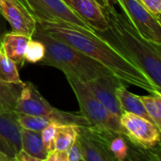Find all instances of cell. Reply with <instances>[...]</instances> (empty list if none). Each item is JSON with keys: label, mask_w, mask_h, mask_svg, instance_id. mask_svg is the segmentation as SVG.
<instances>
[{"label": "cell", "mask_w": 161, "mask_h": 161, "mask_svg": "<svg viewBox=\"0 0 161 161\" xmlns=\"http://www.w3.org/2000/svg\"><path fill=\"white\" fill-rule=\"evenodd\" d=\"M45 161H68V159H67V151L54 150V151L48 153Z\"/></svg>", "instance_id": "cell-27"}, {"label": "cell", "mask_w": 161, "mask_h": 161, "mask_svg": "<svg viewBox=\"0 0 161 161\" xmlns=\"http://www.w3.org/2000/svg\"><path fill=\"white\" fill-rule=\"evenodd\" d=\"M116 94H117L118 101L120 103L121 109L123 112L132 113V114L141 116L142 118H145V119L153 122L151 120V118L148 116V114L143 107L141 96L130 92L126 89V87L124 85V83H122L121 85H119L117 87Z\"/></svg>", "instance_id": "cell-15"}, {"label": "cell", "mask_w": 161, "mask_h": 161, "mask_svg": "<svg viewBox=\"0 0 161 161\" xmlns=\"http://www.w3.org/2000/svg\"><path fill=\"white\" fill-rule=\"evenodd\" d=\"M17 161H37L34 158H32L31 156H29L27 153H25V151L21 150L19 152V154L17 155L16 157V159Z\"/></svg>", "instance_id": "cell-28"}, {"label": "cell", "mask_w": 161, "mask_h": 161, "mask_svg": "<svg viewBox=\"0 0 161 161\" xmlns=\"http://www.w3.org/2000/svg\"><path fill=\"white\" fill-rule=\"evenodd\" d=\"M124 83L112 74L100 75L91 81L86 82L89 89L95 97L102 103L106 109L113 116L121 118L123 111L116 94V89Z\"/></svg>", "instance_id": "cell-12"}, {"label": "cell", "mask_w": 161, "mask_h": 161, "mask_svg": "<svg viewBox=\"0 0 161 161\" xmlns=\"http://www.w3.org/2000/svg\"><path fill=\"white\" fill-rule=\"evenodd\" d=\"M0 161H6V160H5V159H4V158H3L0 156Z\"/></svg>", "instance_id": "cell-31"}, {"label": "cell", "mask_w": 161, "mask_h": 161, "mask_svg": "<svg viewBox=\"0 0 161 161\" xmlns=\"http://www.w3.org/2000/svg\"><path fill=\"white\" fill-rule=\"evenodd\" d=\"M22 150L21 126L15 110L0 112V156L6 161L15 160Z\"/></svg>", "instance_id": "cell-10"}, {"label": "cell", "mask_w": 161, "mask_h": 161, "mask_svg": "<svg viewBox=\"0 0 161 161\" xmlns=\"http://www.w3.org/2000/svg\"><path fill=\"white\" fill-rule=\"evenodd\" d=\"M45 55V47L43 43L36 39H30L25 52V61L32 64L40 63Z\"/></svg>", "instance_id": "cell-23"}, {"label": "cell", "mask_w": 161, "mask_h": 161, "mask_svg": "<svg viewBox=\"0 0 161 161\" xmlns=\"http://www.w3.org/2000/svg\"><path fill=\"white\" fill-rule=\"evenodd\" d=\"M145 8L158 20L160 21L161 0H140Z\"/></svg>", "instance_id": "cell-26"}, {"label": "cell", "mask_w": 161, "mask_h": 161, "mask_svg": "<svg viewBox=\"0 0 161 161\" xmlns=\"http://www.w3.org/2000/svg\"><path fill=\"white\" fill-rule=\"evenodd\" d=\"M32 39L42 42L45 47L44 58L39 63L41 65L58 68L62 73H71L85 82L111 74L92 58L47 34L38 23Z\"/></svg>", "instance_id": "cell-3"}, {"label": "cell", "mask_w": 161, "mask_h": 161, "mask_svg": "<svg viewBox=\"0 0 161 161\" xmlns=\"http://www.w3.org/2000/svg\"><path fill=\"white\" fill-rule=\"evenodd\" d=\"M108 148L115 161L127 160L128 143L125 134L114 133L110 138Z\"/></svg>", "instance_id": "cell-21"}, {"label": "cell", "mask_w": 161, "mask_h": 161, "mask_svg": "<svg viewBox=\"0 0 161 161\" xmlns=\"http://www.w3.org/2000/svg\"><path fill=\"white\" fill-rule=\"evenodd\" d=\"M102 5L106 8H114L115 4H117L116 0H101Z\"/></svg>", "instance_id": "cell-29"}, {"label": "cell", "mask_w": 161, "mask_h": 161, "mask_svg": "<svg viewBox=\"0 0 161 161\" xmlns=\"http://www.w3.org/2000/svg\"><path fill=\"white\" fill-rule=\"evenodd\" d=\"M38 23L40 22H64L79 27L94 31L83 19H81L64 0H20Z\"/></svg>", "instance_id": "cell-6"}, {"label": "cell", "mask_w": 161, "mask_h": 161, "mask_svg": "<svg viewBox=\"0 0 161 161\" xmlns=\"http://www.w3.org/2000/svg\"><path fill=\"white\" fill-rule=\"evenodd\" d=\"M70 84L79 105V113L88 121L90 125L125 134L120 119L108 112L95 97L86 82L71 73H63Z\"/></svg>", "instance_id": "cell-5"}, {"label": "cell", "mask_w": 161, "mask_h": 161, "mask_svg": "<svg viewBox=\"0 0 161 161\" xmlns=\"http://www.w3.org/2000/svg\"><path fill=\"white\" fill-rule=\"evenodd\" d=\"M116 133L95 126H78L80 142L85 161H115L108 148L111 136Z\"/></svg>", "instance_id": "cell-8"}, {"label": "cell", "mask_w": 161, "mask_h": 161, "mask_svg": "<svg viewBox=\"0 0 161 161\" xmlns=\"http://www.w3.org/2000/svg\"><path fill=\"white\" fill-rule=\"evenodd\" d=\"M116 2L143 38L161 44V22L145 8L140 0H116Z\"/></svg>", "instance_id": "cell-9"}, {"label": "cell", "mask_w": 161, "mask_h": 161, "mask_svg": "<svg viewBox=\"0 0 161 161\" xmlns=\"http://www.w3.org/2000/svg\"><path fill=\"white\" fill-rule=\"evenodd\" d=\"M0 14L8 22L12 32L32 38L37 21L20 0H0Z\"/></svg>", "instance_id": "cell-11"}, {"label": "cell", "mask_w": 161, "mask_h": 161, "mask_svg": "<svg viewBox=\"0 0 161 161\" xmlns=\"http://www.w3.org/2000/svg\"><path fill=\"white\" fill-rule=\"evenodd\" d=\"M143 107L156 125L161 129V93L155 92L151 95L141 96Z\"/></svg>", "instance_id": "cell-20"}, {"label": "cell", "mask_w": 161, "mask_h": 161, "mask_svg": "<svg viewBox=\"0 0 161 161\" xmlns=\"http://www.w3.org/2000/svg\"><path fill=\"white\" fill-rule=\"evenodd\" d=\"M67 159L68 161H85L83 151L78 140H76L67 150Z\"/></svg>", "instance_id": "cell-25"}, {"label": "cell", "mask_w": 161, "mask_h": 161, "mask_svg": "<svg viewBox=\"0 0 161 161\" xmlns=\"http://www.w3.org/2000/svg\"><path fill=\"white\" fill-rule=\"evenodd\" d=\"M104 10L108 23L107 32L110 36L96 33L117 47L161 90V44L143 38L128 18L115 8L104 7Z\"/></svg>", "instance_id": "cell-2"}, {"label": "cell", "mask_w": 161, "mask_h": 161, "mask_svg": "<svg viewBox=\"0 0 161 161\" xmlns=\"http://www.w3.org/2000/svg\"><path fill=\"white\" fill-rule=\"evenodd\" d=\"M22 86L0 81V112L15 110L17 97Z\"/></svg>", "instance_id": "cell-19"}, {"label": "cell", "mask_w": 161, "mask_h": 161, "mask_svg": "<svg viewBox=\"0 0 161 161\" xmlns=\"http://www.w3.org/2000/svg\"><path fill=\"white\" fill-rule=\"evenodd\" d=\"M38 24L47 34L100 63L124 83L142 88L150 93L160 92V89L151 81L147 75L95 31L64 22L52 21Z\"/></svg>", "instance_id": "cell-1"}, {"label": "cell", "mask_w": 161, "mask_h": 161, "mask_svg": "<svg viewBox=\"0 0 161 161\" xmlns=\"http://www.w3.org/2000/svg\"><path fill=\"white\" fill-rule=\"evenodd\" d=\"M2 37H3V34L1 33V28H0V42H1V40H2Z\"/></svg>", "instance_id": "cell-30"}, {"label": "cell", "mask_w": 161, "mask_h": 161, "mask_svg": "<svg viewBox=\"0 0 161 161\" xmlns=\"http://www.w3.org/2000/svg\"><path fill=\"white\" fill-rule=\"evenodd\" d=\"M64 2L95 32L108 30V23L104 7L96 0H64Z\"/></svg>", "instance_id": "cell-13"}, {"label": "cell", "mask_w": 161, "mask_h": 161, "mask_svg": "<svg viewBox=\"0 0 161 161\" xmlns=\"http://www.w3.org/2000/svg\"><path fill=\"white\" fill-rule=\"evenodd\" d=\"M18 123L22 128L37 132H42L47 125L52 124V122L46 117L26 115L21 113H18Z\"/></svg>", "instance_id": "cell-22"}, {"label": "cell", "mask_w": 161, "mask_h": 161, "mask_svg": "<svg viewBox=\"0 0 161 161\" xmlns=\"http://www.w3.org/2000/svg\"><path fill=\"white\" fill-rule=\"evenodd\" d=\"M0 81L7 84L23 86L17 65L0 50Z\"/></svg>", "instance_id": "cell-18"}, {"label": "cell", "mask_w": 161, "mask_h": 161, "mask_svg": "<svg viewBox=\"0 0 161 161\" xmlns=\"http://www.w3.org/2000/svg\"><path fill=\"white\" fill-rule=\"evenodd\" d=\"M31 38L9 32L3 35L2 40L0 42V50L12 61L16 63V65L23 66L25 62V52L27 46V43Z\"/></svg>", "instance_id": "cell-14"}, {"label": "cell", "mask_w": 161, "mask_h": 161, "mask_svg": "<svg viewBox=\"0 0 161 161\" xmlns=\"http://www.w3.org/2000/svg\"><path fill=\"white\" fill-rule=\"evenodd\" d=\"M120 122L125 137L133 144L145 149L159 145L161 129L155 123L127 112H123Z\"/></svg>", "instance_id": "cell-7"}, {"label": "cell", "mask_w": 161, "mask_h": 161, "mask_svg": "<svg viewBox=\"0 0 161 161\" xmlns=\"http://www.w3.org/2000/svg\"><path fill=\"white\" fill-rule=\"evenodd\" d=\"M57 125H58L57 124L52 123L41 132L42 142L47 153H50L55 150V138L57 132Z\"/></svg>", "instance_id": "cell-24"}, {"label": "cell", "mask_w": 161, "mask_h": 161, "mask_svg": "<svg viewBox=\"0 0 161 161\" xmlns=\"http://www.w3.org/2000/svg\"><path fill=\"white\" fill-rule=\"evenodd\" d=\"M15 111L21 114L46 117L57 125H90L88 121L79 112H67L51 106L31 82H24L21 87L16 101Z\"/></svg>", "instance_id": "cell-4"}, {"label": "cell", "mask_w": 161, "mask_h": 161, "mask_svg": "<svg viewBox=\"0 0 161 161\" xmlns=\"http://www.w3.org/2000/svg\"><path fill=\"white\" fill-rule=\"evenodd\" d=\"M22 150L34 158L37 161H45L47 151L44 148L41 132L32 131L21 127Z\"/></svg>", "instance_id": "cell-16"}, {"label": "cell", "mask_w": 161, "mask_h": 161, "mask_svg": "<svg viewBox=\"0 0 161 161\" xmlns=\"http://www.w3.org/2000/svg\"><path fill=\"white\" fill-rule=\"evenodd\" d=\"M78 138V126L74 125H58L55 138V150L67 151Z\"/></svg>", "instance_id": "cell-17"}]
</instances>
